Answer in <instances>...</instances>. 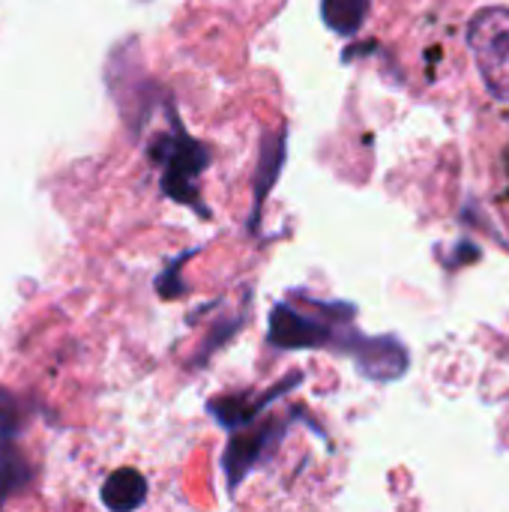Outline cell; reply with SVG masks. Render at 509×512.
Here are the masks:
<instances>
[{
    "label": "cell",
    "instance_id": "obj_10",
    "mask_svg": "<svg viewBox=\"0 0 509 512\" xmlns=\"http://www.w3.org/2000/svg\"><path fill=\"white\" fill-rule=\"evenodd\" d=\"M372 0H321V21L330 33L351 39L363 30Z\"/></svg>",
    "mask_w": 509,
    "mask_h": 512
},
{
    "label": "cell",
    "instance_id": "obj_12",
    "mask_svg": "<svg viewBox=\"0 0 509 512\" xmlns=\"http://www.w3.org/2000/svg\"><path fill=\"white\" fill-rule=\"evenodd\" d=\"M195 255V249H189V252H183V255H177L162 273H159V279H156V291L162 294V300H177V297H183L186 294V285L180 282V267L189 261Z\"/></svg>",
    "mask_w": 509,
    "mask_h": 512
},
{
    "label": "cell",
    "instance_id": "obj_2",
    "mask_svg": "<svg viewBox=\"0 0 509 512\" xmlns=\"http://www.w3.org/2000/svg\"><path fill=\"white\" fill-rule=\"evenodd\" d=\"M468 48L486 90L509 99V6H483L468 21Z\"/></svg>",
    "mask_w": 509,
    "mask_h": 512
},
{
    "label": "cell",
    "instance_id": "obj_8",
    "mask_svg": "<svg viewBox=\"0 0 509 512\" xmlns=\"http://www.w3.org/2000/svg\"><path fill=\"white\" fill-rule=\"evenodd\" d=\"M18 438L21 432H0V512L6 510L12 498L24 495L36 480V471L27 462Z\"/></svg>",
    "mask_w": 509,
    "mask_h": 512
},
{
    "label": "cell",
    "instance_id": "obj_1",
    "mask_svg": "<svg viewBox=\"0 0 509 512\" xmlns=\"http://www.w3.org/2000/svg\"><path fill=\"white\" fill-rule=\"evenodd\" d=\"M165 114H168V129L153 135V141L147 147V156L153 159V165H159L162 195H168L171 201H177L207 219L210 210L201 201L198 180L210 168L213 153L204 141H198L195 135L186 132V126L180 123V114L168 96H165Z\"/></svg>",
    "mask_w": 509,
    "mask_h": 512
},
{
    "label": "cell",
    "instance_id": "obj_3",
    "mask_svg": "<svg viewBox=\"0 0 509 512\" xmlns=\"http://www.w3.org/2000/svg\"><path fill=\"white\" fill-rule=\"evenodd\" d=\"M339 351H345L357 363L360 375L378 384L399 381L411 363L408 348L393 336H363V333L345 330L339 336Z\"/></svg>",
    "mask_w": 509,
    "mask_h": 512
},
{
    "label": "cell",
    "instance_id": "obj_9",
    "mask_svg": "<svg viewBox=\"0 0 509 512\" xmlns=\"http://www.w3.org/2000/svg\"><path fill=\"white\" fill-rule=\"evenodd\" d=\"M102 507L108 512H138L147 501V480L135 468H117L102 483Z\"/></svg>",
    "mask_w": 509,
    "mask_h": 512
},
{
    "label": "cell",
    "instance_id": "obj_4",
    "mask_svg": "<svg viewBox=\"0 0 509 512\" xmlns=\"http://www.w3.org/2000/svg\"><path fill=\"white\" fill-rule=\"evenodd\" d=\"M339 330L330 324V318H312L297 312L288 303H276L270 312V330L267 339L273 348L282 351H321L330 345H339Z\"/></svg>",
    "mask_w": 509,
    "mask_h": 512
},
{
    "label": "cell",
    "instance_id": "obj_6",
    "mask_svg": "<svg viewBox=\"0 0 509 512\" xmlns=\"http://www.w3.org/2000/svg\"><path fill=\"white\" fill-rule=\"evenodd\" d=\"M288 159V126L282 123L279 129H267L261 135V147H258V168H255V180H252V213H249V231H258L261 225V213L264 204L285 168Z\"/></svg>",
    "mask_w": 509,
    "mask_h": 512
},
{
    "label": "cell",
    "instance_id": "obj_7",
    "mask_svg": "<svg viewBox=\"0 0 509 512\" xmlns=\"http://www.w3.org/2000/svg\"><path fill=\"white\" fill-rule=\"evenodd\" d=\"M303 381V375H288V378H282L273 390H270V396H261V399H252V396H222V399H213L210 405H207V411L213 414V420L222 426V429H228V432H240V429H249L258 417H261V411L264 408H270L279 396H285V390H294L297 384Z\"/></svg>",
    "mask_w": 509,
    "mask_h": 512
},
{
    "label": "cell",
    "instance_id": "obj_5",
    "mask_svg": "<svg viewBox=\"0 0 509 512\" xmlns=\"http://www.w3.org/2000/svg\"><path fill=\"white\" fill-rule=\"evenodd\" d=\"M285 429H288L285 423H264L258 429H240V432H234V438L228 441V447L222 453V468H225V477H228V489L231 492L267 456V450H273L282 441Z\"/></svg>",
    "mask_w": 509,
    "mask_h": 512
},
{
    "label": "cell",
    "instance_id": "obj_11",
    "mask_svg": "<svg viewBox=\"0 0 509 512\" xmlns=\"http://www.w3.org/2000/svg\"><path fill=\"white\" fill-rule=\"evenodd\" d=\"M27 420L30 411L24 408V402L12 390L0 387V432H24Z\"/></svg>",
    "mask_w": 509,
    "mask_h": 512
}]
</instances>
